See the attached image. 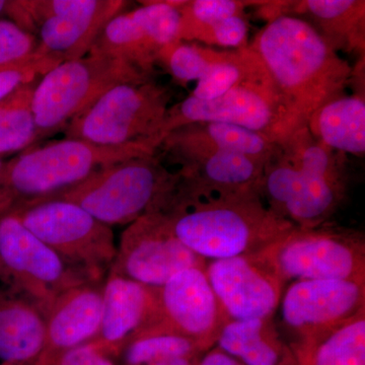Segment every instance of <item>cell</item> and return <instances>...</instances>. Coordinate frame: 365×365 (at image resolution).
Here are the masks:
<instances>
[{
  "label": "cell",
  "instance_id": "6da1fadb",
  "mask_svg": "<svg viewBox=\"0 0 365 365\" xmlns=\"http://www.w3.org/2000/svg\"><path fill=\"white\" fill-rule=\"evenodd\" d=\"M249 47L263 62L297 129L345 95L353 67L311 24L294 16L269 21Z\"/></svg>",
  "mask_w": 365,
  "mask_h": 365
},
{
  "label": "cell",
  "instance_id": "7a4b0ae2",
  "mask_svg": "<svg viewBox=\"0 0 365 365\" xmlns=\"http://www.w3.org/2000/svg\"><path fill=\"white\" fill-rule=\"evenodd\" d=\"M346 158L302 127L277 143L266 163L259 186L262 200L294 227L325 225L347 197L350 174Z\"/></svg>",
  "mask_w": 365,
  "mask_h": 365
},
{
  "label": "cell",
  "instance_id": "3957f363",
  "mask_svg": "<svg viewBox=\"0 0 365 365\" xmlns=\"http://www.w3.org/2000/svg\"><path fill=\"white\" fill-rule=\"evenodd\" d=\"M160 213L205 261L259 253L294 227L266 206L258 190L178 201Z\"/></svg>",
  "mask_w": 365,
  "mask_h": 365
},
{
  "label": "cell",
  "instance_id": "277c9868",
  "mask_svg": "<svg viewBox=\"0 0 365 365\" xmlns=\"http://www.w3.org/2000/svg\"><path fill=\"white\" fill-rule=\"evenodd\" d=\"M178 180V170L168 169L155 153L114 163L72 188L42 199H62L78 204L112 227L162 212Z\"/></svg>",
  "mask_w": 365,
  "mask_h": 365
},
{
  "label": "cell",
  "instance_id": "5b68a950",
  "mask_svg": "<svg viewBox=\"0 0 365 365\" xmlns=\"http://www.w3.org/2000/svg\"><path fill=\"white\" fill-rule=\"evenodd\" d=\"M155 153L157 151L136 144L98 145L66 138L28 148L4 163L0 187L11 192L18 202L37 200L72 188L114 163Z\"/></svg>",
  "mask_w": 365,
  "mask_h": 365
},
{
  "label": "cell",
  "instance_id": "8992f818",
  "mask_svg": "<svg viewBox=\"0 0 365 365\" xmlns=\"http://www.w3.org/2000/svg\"><path fill=\"white\" fill-rule=\"evenodd\" d=\"M11 211L69 267L90 282H105L117 255L111 227L62 199L20 201Z\"/></svg>",
  "mask_w": 365,
  "mask_h": 365
},
{
  "label": "cell",
  "instance_id": "52a82bcc",
  "mask_svg": "<svg viewBox=\"0 0 365 365\" xmlns=\"http://www.w3.org/2000/svg\"><path fill=\"white\" fill-rule=\"evenodd\" d=\"M155 78L114 86L67 125L66 138L98 145H143L157 151L173 98Z\"/></svg>",
  "mask_w": 365,
  "mask_h": 365
},
{
  "label": "cell",
  "instance_id": "ba28073f",
  "mask_svg": "<svg viewBox=\"0 0 365 365\" xmlns=\"http://www.w3.org/2000/svg\"><path fill=\"white\" fill-rule=\"evenodd\" d=\"M151 78H155L104 53L91 51L83 58L61 62L40 78L34 91L35 143L66 129L114 86Z\"/></svg>",
  "mask_w": 365,
  "mask_h": 365
},
{
  "label": "cell",
  "instance_id": "9c48e42d",
  "mask_svg": "<svg viewBox=\"0 0 365 365\" xmlns=\"http://www.w3.org/2000/svg\"><path fill=\"white\" fill-rule=\"evenodd\" d=\"M257 256L285 287L302 280L365 281L364 232L331 222L294 227Z\"/></svg>",
  "mask_w": 365,
  "mask_h": 365
},
{
  "label": "cell",
  "instance_id": "30bf717a",
  "mask_svg": "<svg viewBox=\"0 0 365 365\" xmlns=\"http://www.w3.org/2000/svg\"><path fill=\"white\" fill-rule=\"evenodd\" d=\"M281 324L299 365L311 364L322 342L365 312V281L302 280L281 297Z\"/></svg>",
  "mask_w": 365,
  "mask_h": 365
},
{
  "label": "cell",
  "instance_id": "8fae6325",
  "mask_svg": "<svg viewBox=\"0 0 365 365\" xmlns=\"http://www.w3.org/2000/svg\"><path fill=\"white\" fill-rule=\"evenodd\" d=\"M127 4L122 0L13 1L9 16L26 32L33 34L38 28L35 54L64 62L88 55L106 25Z\"/></svg>",
  "mask_w": 365,
  "mask_h": 365
},
{
  "label": "cell",
  "instance_id": "7c38bea8",
  "mask_svg": "<svg viewBox=\"0 0 365 365\" xmlns=\"http://www.w3.org/2000/svg\"><path fill=\"white\" fill-rule=\"evenodd\" d=\"M196 122L235 125L275 143L297 130L269 73L242 81L213 100H198L190 95L170 106L163 119L158 146L170 132Z\"/></svg>",
  "mask_w": 365,
  "mask_h": 365
},
{
  "label": "cell",
  "instance_id": "4fadbf2b",
  "mask_svg": "<svg viewBox=\"0 0 365 365\" xmlns=\"http://www.w3.org/2000/svg\"><path fill=\"white\" fill-rule=\"evenodd\" d=\"M0 281L43 314L64 290L90 282L25 227L11 209L0 215Z\"/></svg>",
  "mask_w": 365,
  "mask_h": 365
},
{
  "label": "cell",
  "instance_id": "5bb4252c",
  "mask_svg": "<svg viewBox=\"0 0 365 365\" xmlns=\"http://www.w3.org/2000/svg\"><path fill=\"white\" fill-rule=\"evenodd\" d=\"M206 263L178 239L167 216L157 212L128 225L109 273L160 288L177 273L190 268L205 269Z\"/></svg>",
  "mask_w": 365,
  "mask_h": 365
},
{
  "label": "cell",
  "instance_id": "9a60e30c",
  "mask_svg": "<svg viewBox=\"0 0 365 365\" xmlns=\"http://www.w3.org/2000/svg\"><path fill=\"white\" fill-rule=\"evenodd\" d=\"M106 25L91 51L104 53L153 76L160 50L179 41L182 1H143Z\"/></svg>",
  "mask_w": 365,
  "mask_h": 365
},
{
  "label": "cell",
  "instance_id": "2e32d148",
  "mask_svg": "<svg viewBox=\"0 0 365 365\" xmlns=\"http://www.w3.org/2000/svg\"><path fill=\"white\" fill-rule=\"evenodd\" d=\"M157 290L160 323L148 332L177 334L194 341L205 352L215 346L227 321L205 269L181 271Z\"/></svg>",
  "mask_w": 365,
  "mask_h": 365
},
{
  "label": "cell",
  "instance_id": "e0dca14e",
  "mask_svg": "<svg viewBox=\"0 0 365 365\" xmlns=\"http://www.w3.org/2000/svg\"><path fill=\"white\" fill-rule=\"evenodd\" d=\"M205 273L227 322L273 318L287 287L257 254L207 261Z\"/></svg>",
  "mask_w": 365,
  "mask_h": 365
},
{
  "label": "cell",
  "instance_id": "ac0fdd59",
  "mask_svg": "<svg viewBox=\"0 0 365 365\" xmlns=\"http://www.w3.org/2000/svg\"><path fill=\"white\" fill-rule=\"evenodd\" d=\"M160 323L157 288L109 273L103 285V314L97 337L91 341L110 357Z\"/></svg>",
  "mask_w": 365,
  "mask_h": 365
},
{
  "label": "cell",
  "instance_id": "d6986e66",
  "mask_svg": "<svg viewBox=\"0 0 365 365\" xmlns=\"http://www.w3.org/2000/svg\"><path fill=\"white\" fill-rule=\"evenodd\" d=\"M103 285L83 283L53 300L44 313L45 348L38 365H52L64 352L95 340L102 322Z\"/></svg>",
  "mask_w": 365,
  "mask_h": 365
},
{
  "label": "cell",
  "instance_id": "ffe728a7",
  "mask_svg": "<svg viewBox=\"0 0 365 365\" xmlns=\"http://www.w3.org/2000/svg\"><path fill=\"white\" fill-rule=\"evenodd\" d=\"M266 163L234 153H212L193 158L180 165L179 180L165 208L178 201L259 191Z\"/></svg>",
  "mask_w": 365,
  "mask_h": 365
},
{
  "label": "cell",
  "instance_id": "44dd1931",
  "mask_svg": "<svg viewBox=\"0 0 365 365\" xmlns=\"http://www.w3.org/2000/svg\"><path fill=\"white\" fill-rule=\"evenodd\" d=\"M277 143L257 132L218 122H196L170 132L158 150L181 165L212 153H234L267 162Z\"/></svg>",
  "mask_w": 365,
  "mask_h": 365
},
{
  "label": "cell",
  "instance_id": "7402d4cb",
  "mask_svg": "<svg viewBox=\"0 0 365 365\" xmlns=\"http://www.w3.org/2000/svg\"><path fill=\"white\" fill-rule=\"evenodd\" d=\"M268 20L294 16L311 24L336 51H365V1L364 0H302L270 1Z\"/></svg>",
  "mask_w": 365,
  "mask_h": 365
},
{
  "label": "cell",
  "instance_id": "603a6c76",
  "mask_svg": "<svg viewBox=\"0 0 365 365\" xmlns=\"http://www.w3.org/2000/svg\"><path fill=\"white\" fill-rule=\"evenodd\" d=\"M45 341L41 309L21 295L0 287V365H38Z\"/></svg>",
  "mask_w": 365,
  "mask_h": 365
},
{
  "label": "cell",
  "instance_id": "cb8c5ba5",
  "mask_svg": "<svg viewBox=\"0 0 365 365\" xmlns=\"http://www.w3.org/2000/svg\"><path fill=\"white\" fill-rule=\"evenodd\" d=\"M215 346L244 365H299L273 318L227 322Z\"/></svg>",
  "mask_w": 365,
  "mask_h": 365
},
{
  "label": "cell",
  "instance_id": "d4e9b609",
  "mask_svg": "<svg viewBox=\"0 0 365 365\" xmlns=\"http://www.w3.org/2000/svg\"><path fill=\"white\" fill-rule=\"evenodd\" d=\"M319 143L345 155L364 157V95H344L319 108L307 124Z\"/></svg>",
  "mask_w": 365,
  "mask_h": 365
},
{
  "label": "cell",
  "instance_id": "484cf974",
  "mask_svg": "<svg viewBox=\"0 0 365 365\" xmlns=\"http://www.w3.org/2000/svg\"><path fill=\"white\" fill-rule=\"evenodd\" d=\"M40 78L0 101V155L32 148L36 140L33 96Z\"/></svg>",
  "mask_w": 365,
  "mask_h": 365
},
{
  "label": "cell",
  "instance_id": "4316f807",
  "mask_svg": "<svg viewBox=\"0 0 365 365\" xmlns=\"http://www.w3.org/2000/svg\"><path fill=\"white\" fill-rule=\"evenodd\" d=\"M260 1L242 0H188L179 6L181 14L179 41L201 44L206 34L218 21L246 14V9Z\"/></svg>",
  "mask_w": 365,
  "mask_h": 365
},
{
  "label": "cell",
  "instance_id": "83f0119b",
  "mask_svg": "<svg viewBox=\"0 0 365 365\" xmlns=\"http://www.w3.org/2000/svg\"><path fill=\"white\" fill-rule=\"evenodd\" d=\"M204 352L194 341L177 334L145 332L125 346L120 357L123 365H146L170 357L199 356Z\"/></svg>",
  "mask_w": 365,
  "mask_h": 365
},
{
  "label": "cell",
  "instance_id": "f1b7e54d",
  "mask_svg": "<svg viewBox=\"0 0 365 365\" xmlns=\"http://www.w3.org/2000/svg\"><path fill=\"white\" fill-rule=\"evenodd\" d=\"M309 365H365V312L322 342Z\"/></svg>",
  "mask_w": 365,
  "mask_h": 365
},
{
  "label": "cell",
  "instance_id": "f546056e",
  "mask_svg": "<svg viewBox=\"0 0 365 365\" xmlns=\"http://www.w3.org/2000/svg\"><path fill=\"white\" fill-rule=\"evenodd\" d=\"M60 63L61 61L54 57L39 56L34 53L25 61L0 68V101L20 86L42 78Z\"/></svg>",
  "mask_w": 365,
  "mask_h": 365
},
{
  "label": "cell",
  "instance_id": "4dcf8cb0",
  "mask_svg": "<svg viewBox=\"0 0 365 365\" xmlns=\"http://www.w3.org/2000/svg\"><path fill=\"white\" fill-rule=\"evenodd\" d=\"M37 47L34 34L26 32L11 20L0 19V68L30 58Z\"/></svg>",
  "mask_w": 365,
  "mask_h": 365
},
{
  "label": "cell",
  "instance_id": "1f68e13d",
  "mask_svg": "<svg viewBox=\"0 0 365 365\" xmlns=\"http://www.w3.org/2000/svg\"><path fill=\"white\" fill-rule=\"evenodd\" d=\"M249 23L246 14L225 19L211 26L201 45L223 49H241L248 47Z\"/></svg>",
  "mask_w": 365,
  "mask_h": 365
},
{
  "label": "cell",
  "instance_id": "d6a6232c",
  "mask_svg": "<svg viewBox=\"0 0 365 365\" xmlns=\"http://www.w3.org/2000/svg\"><path fill=\"white\" fill-rule=\"evenodd\" d=\"M52 365H115L112 357L98 349L93 343L72 348L60 355Z\"/></svg>",
  "mask_w": 365,
  "mask_h": 365
},
{
  "label": "cell",
  "instance_id": "836d02e7",
  "mask_svg": "<svg viewBox=\"0 0 365 365\" xmlns=\"http://www.w3.org/2000/svg\"><path fill=\"white\" fill-rule=\"evenodd\" d=\"M197 365H244L235 357L222 351L217 346L204 352Z\"/></svg>",
  "mask_w": 365,
  "mask_h": 365
},
{
  "label": "cell",
  "instance_id": "e575fe53",
  "mask_svg": "<svg viewBox=\"0 0 365 365\" xmlns=\"http://www.w3.org/2000/svg\"><path fill=\"white\" fill-rule=\"evenodd\" d=\"M199 356H176L170 357V359H165L158 360V361L151 362L146 365H197L198 364Z\"/></svg>",
  "mask_w": 365,
  "mask_h": 365
},
{
  "label": "cell",
  "instance_id": "d590c367",
  "mask_svg": "<svg viewBox=\"0 0 365 365\" xmlns=\"http://www.w3.org/2000/svg\"><path fill=\"white\" fill-rule=\"evenodd\" d=\"M16 201L18 199L11 192L0 187V215L7 212L16 203Z\"/></svg>",
  "mask_w": 365,
  "mask_h": 365
},
{
  "label": "cell",
  "instance_id": "8d00e7d4",
  "mask_svg": "<svg viewBox=\"0 0 365 365\" xmlns=\"http://www.w3.org/2000/svg\"><path fill=\"white\" fill-rule=\"evenodd\" d=\"M6 1L4 0H0V14L4 13V9H6Z\"/></svg>",
  "mask_w": 365,
  "mask_h": 365
},
{
  "label": "cell",
  "instance_id": "74e56055",
  "mask_svg": "<svg viewBox=\"0 0 365 365\" xmlns=\"http://www.w3.org/2000/svg\"><path fill=\"white\" fill-rule=\"evenodd\" d=\"M2 167H4V163L0 160V172H1Z\"/></svg>",
  "mask_w": 365,
  "mask_h": 365
},
{
  "label": "cell",
  "instance_id": "f35d334b",
  "mask_svg": "<svg viewBox=\"0 0 365 365\" xmlns=\"http://www.w3.org/2000/svg\"><path fill=\"white\" fill-rule=\"evenodd\" d=\"M0 283H1V281H0Z\"/></svg>",
  "mask_w": 365,
  "mask_h": 365
}]
</instances>
